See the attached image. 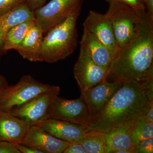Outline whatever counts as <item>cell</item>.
I'll return each instance as SVG.
<instances>
[{
	"label": "cell",
	"instance_id": "8fae6325",
	"mask_svg": "<svg viewBox=\"0 0 153 153\" xmlns=\"http://www.w3.org/2000/svg\"><path fill=\"white\" fill-rule=\"evenodd\" d=\"M123 83L109 82L105 79L87 90L80 91V97L87 105L90 122L101 112Z\"/></svg>",
	"mask_w": 153,
	"mask_h": 153
},
{
	"label": "cell",
	"instance_id": "4316f807",
	"mask_svg": "<svg viewBox=\"0 0 153 153\" xmlns=\"http://www.w3.org/2000/svg\"><path fill=\"white\" fill-rule=\"evenodd\" d=\"M0 153H21L13 143L0 141Z\"/></svg>",
	"mask_w": 153,
	"mask_h": 153
},
{
	"label": "cell",
	"instance_id": "ac0fdd59",
	"mask_svg": "<svg viewBox=\"0 0 153 153\" xmlns=\"http://www.w3.org/2000/svg\"><path fill=\"white\" fill-rule=\"evenodd\" d=\"M34 18V12L30 10L26 3L0 16V48L2 49L4 38L11 28Z\"/></svg>",
	"mask_w": 153,
	"mask_h": 153
},
{
	"label": "cell",
	"instance_id": "277c9868",
	"mask_svg": "<svg viewBox=\"0 0 153 153\" xmlns=\"http://www.w3.org/2000/svg\"><path fill=\"white\" fill-rule=\"evenodd\" d=\"M57 86L39 82L31 75H24L16 84L8 85L0 91V109L10 111L15 107Z\"/></svg>",
	"mask_w": 153,
	"mask_h": 153
},
{
	"label": "cell",
	"instance_id": "6da1fadb",
	"mask_svg": "<svg viewBox=\"0 0 153 153\" xmlns=\"http://www.w3.org/2000/svg\"><path fill=\"white\" fill-rule=\"evenodd\" d=\"M109 76L122 82L153 77V18L146 10L140 11L133 36L113 60Z\"/></svg>",
	"mask_w": 153,
	"mask_h": 153
},
{
	"label": "cell",
	"instance_id": "5b68a950",
	"mask_svg": "<svg viewBox=\"0 0 153 153\" xmlns=\"http://www.w3.org/2000/svg\"><path fill=\"white\" fill-rule=\"evenodd\" d=\"M109 4L105 15L111 22L118 45L121 49L133 36L139 20L140 11L125 3Z\"/></svg>",
	"mask_w": 153,
	"mask_h": 153
},
{
	"label": "cell",
	"instance_id": "9c48e42d",
	"mask_svg": "<svg viewBox=\"0 0 153 153\" xmlns=\"http://www.w3.org/2000/svg\"><path fill=\"white\" fill-rule=\"evenodd\" d=\"M109 70L97 64L80 46L79 57L73 68L74 78L80 91L87 90L106 79Z\"/></svg>",
	"mask_w": 153,
	"mask_h": 153
},
{
	"label": "cell",
	"instance_id": "5bb4252c",
	"mask_svg": "<svg viewBox=\"0 0 153 153\" xmlns=\"http://www.w3.org/2000/svg\"><path fill=\"white\" fill-rule=\"evenodd\" d=\"M39 126L58 139L70 143L77 142L91 130L86 126L52 119L44 121Z\"/></svg>",
	"mask_w": 153,
	"mask_h": 153
},
{
	"label": "cell",
	"instance_id": "2e32d148",
	"mask_svg": "<svg viewBox=\"0 0 153 153\" xmlns=\"http://www.w3.org/2000/svg\"><path fill=\"white\" fill-rule=\"evenodd\" d=\"M80 45L84 48L97 64L109 69L114 57L106 47L84 29Z\"/></svg>",
	"mask_w": 153,
	"mask_h": 153
},
{
	"label": "cell",
	"instance_id": "cb8c5ba5",
	"mask_svg": "<svg viewBox=\"0 0 153 153\" xmlns=\"http://www.w3.org/2000/svg\"><path fill=\"white\" fill-rule=\"evenodd\" d=\"M108 3L123 2L129 5L138 11L145 10L146 8L142 0H104Z\"/></svg>",
	"mask_w": 153,
	"mask_h": 153
},
{
	"label": "cell",
	"instance_id": "44dd1931",
	"mask_svg": "<svg viewBox=\"0 0 153 153\" xmlns=\"http://www.w3.org/2000/svg\"><path fill=\"white\" fill-rule=\"evenodd\" d=\"M153 137V122L139 117L135 121L132 139L135 146L149 138Z\"/></svg>",
	"mask_w": 153,
	"mask_h": 153
},
{
	"label": "cell",
	"instance_id": "4dcf8cb0",
	"mask_svg": "<svg viewBox=\"0 0 153 153\" xmlns=\"http://www.w3.org/2000/svg\"><path fill=\"white\" fill-rule=\"evenodd\" d=\"M146 10L148 14L153 18V0H142Z\"/></svg>",
	"mask_w": 153,
	"mask_h": 153
},
{
	"label": "cell",
	"instance_id": "f1b7e54d",
	"mask_svg": "<svg viewBox=\"0 0 153 153\" xmlns=\"http://www.w3.org/2000/svg\"><path fill=\"white\" fill-rule=\"evenodd\" d=\"M47 0H28L27 5L30 10L34 12L44 5Z\"/></svg>",
	"mask_w": 153,
	"mask_h": 153
},
{
	"label": "cell",
	"instance_id": "603a6c76",
	"mask_svg": "<svg viewBox=\"0 0 153 153\" xmlns=\"http://www.w3.org/2000/svg\"><path fill=\"white\" fill-rule=\"evenodd\" d=\"M153 137L142 141L135 147L134 153H153Z\"/></svg>",
	"mask_w": 153,
	"mask_h": 153
},
{
	"label": "cell",
	"instance_id": "ffe728a7",
	"mask_svg": "<svg viewBox=\"0 0 153 153\" xmlns=\"http://www.w3.org/2000/svg\"><path fill=\"white\" fill-rule=\"evenodd\" d=\"M77 142L83 146L86 153H106L105 133L91 130Z\"/></svg>",
	"mask_w": 153,
	"mask_h": 153
},
{
	"label": "cell",
	"instance_id": "30bf717a",
	"mask_svg": "<svg viewBox=\"0 0 153 153\" xmlns=\"http://www.w3.org/2000/svg\"><path fill=\"white\" fill-rule=\"evenodd\" d=\"M83 29L94 36L115 58L120 48L118 45L111 22L105 14L89 11L83 23Z\"/></svg>",
	"mask_w": 153,
	"mask_h": 153
},
{
	"label": "cell",
	"instance_id": "7c38bea8",
	"mask_svg": "<svg viewBox=\"0 0 153 153\" xmlns=\"http://www.w3.org/2000/svg\"><path fill=\"white\" fill-rule=\"evenodd\" d=\"M70 143L55 137L39 126H33L20 144L42 153H62Z\"/></svg>",
	"mask_w": 153,
	"mask_h": 153
},
{
	"label": "cell",
	"instance_id": "7a4b0ae2",
	"mask_svg": "<svg viewBox=\"0 0 153 153\" xmlns=\"http://www.w3.org/2000/svg\"><path fill=\"white\" fill-rule=\"evenodd\" d=\"M148 100L141 82H123L101 112L90 122L91 130L109 132L140 116Z\"/></svg>",
	"mask_w": 153,
	"mask_h": 153
},
{
	"label": "cell",
	"instance_id": "d6986e66",
	"mask_svg": "<svg viewBox=\"0 0 153 153\" xmlns=\"http://www.w3.org/2000/svg\"><path fill=\"white\" fill-rule=\"evenodd\" d=\"M36 24V19L34 18L22 22L11 28L4 38L2 47L3 52L11 49L16 50L31 28Z\"/></svg>",
	"mask_w": 153,
	"mask_h": 153
},
{
	"label": "cell",
	"instance_id": "d6a6232c",
	"mask_svg": "<svg viewBox=\"0 0 153 153\" xmlns=\"http://www.w3.org/2000/svg\"><path fill=\"white\" fill-rule=\"evenodd\" d=\"M114 153H133L132 151L130 150H120L116 151Z\"/></svg>",
	"mask_w": 153,
	"mask_h": 153
},
{
	"label": "cell",
	"instance_id": "9a60e30c",
	"mask_svg": "<svg viewBox=\"0 0 153 153\" xmlns=\"http://www.w3.org/2000/svg\"><path fill=\"white\" fill-rule=\"evenodd\" d=\"M136 120L106 133V153H114L120 150H130L134 153L135 146L133 141L132 134Z\"/></svg>",
	"mask_w": 153,
	"mask_h": 153
},
{
	"label": "cell",
	"instance_id": "52a82bcc",
	"mask_svg": "<svg viewBox=\"0 0 153 153\" xmlns=\"http://www.w3.org/2000/svg\"><path fill=\"white\" fill-rule=\"evenodd\" d=\"M48 119L64 121L88 126L90 118L87 105L80 98L67 100L56 97L47 111Z\"/></svg>",
	"mask_w": 153,
	"mask_h": 153
},
{
	"label": "cell",
	"instance_id": "e0dca14e",
	"mask_svg": "<svg viewBox=\"0 0 153 153\" xmlns=\"http://www.w3.org/2000/svg\"><path fill=\"white\" fill-rule=\"evenodd\" d=\"M43 31L36 24L29 31L16 50L25 59L31 62H40Z\"/></svg>",
	"mask_w": 153,
	"mask_h": 153
},
{
	"label": "cell",
	"instance_id": "7402d4cb",
	"mask_svg": "<svg viewBox=\"0 0 153 153\" xmlns=\"http://www.w3.org/2000/svg\"><path fill=\"white\" fill-rule=\"evenodd\" d=\"M28 0H0V16L7 13L19 6L26 4Z\"/></svg>",
	"mask_w": 153,
	"mask_h": 153
},
{
	"label": "cell",
	"instance_id": "8992f818",
	"mask_svg": "<svg viewBox=\"0 0 153 153\" xmlns=\"http://www.w3.org/2000/svg\"><path fill=\"white\" fill-rule=\"evenodd\" d=\"M83 0H51L34 12L36 24L46 34L55 26L64 22L74 12L81 10Z\"/></svg>",
	"mask_w": 153,
	"mask_h": 153
},
{
	"label": "cell",
	"instance_id": "83f0119b",
	"mask_svg": "<svg viewBox=\"0 0 153 153\" xmlns=\"http://www.w3.org/2000/svg\"><path fill=\"white\" fill-rule=\"evenodd\" d=\"M63 153H86L85 149L78 142L70 143Z\"/></svg>",
	"mask_w": 153,
	"mask_h": 153
},
{
	"label": "cell",
	"instance_id": "1f68e13d",
	"mask_svg": "<svg viewBox=\"0 0 153 153\" xmlns=\"http://www.w3.org/2000/svg\"><path fill=\"white\" fill-rule=\"evenodd\" d=\"M8 85L7 80L4 76L0 74V91L6 88Z\"/></svg>",
	"mask_w": 153,
	"mask_h": 153
},
{
	"label": "cell",
	"instance_id": "d4e9b609",
	"mask_svg": "<svg viewBox=\"0 0 153 153\" xmlns=\"http://www.w3.org/2000/svg\"><path fill=\"white\" fill-rule=\"evenodd\" d=\"M143 90L149 101H153V77L141 82Z\"/></svg>",
	"mask_w": 153,
	"mask_h": 153
},
{
	"label": "cell",
	"instance_id": "f546056e",
	"mask_svg": "<svg viewBox=\"0 0 153 153\" xmlns=\"http://www.w3.org/2000/svg\"><path fill=\"white\" fill-rule=\"evenodd\" d=\"M15 146L21 153H42L40 151L34 149L33 148L21 144H15Z\"/></svg>",
	"mask_w": 153,
	"mask_h": 153
},
{
	"label": "cell",
	"instance_id": "3957f363",
	"mask_svg": "<svg viewBox=\"0 0 153 153\" xmlns=\"http://www.w3.org/2000/svg\"><path fill=\"white\" fill-rule=\"evenodd\" d=\"M80 10L46 33L42 42L40 62L55 63L66 59L74 52L77 45L76 23Z\"/></svg>",
	"mask_w": 153,
	"mask_h": 153
},
{
	"label": "cell",
	"instance_id": "484cf974",
	"mask_svg": "<svg viewBox=\"0 0 153 153\" xmlns=\"http://www.w3.org/2000/svg\"><path fill=\"white\" fill-rule=\"evenodd\" d=\"M140 117L153 122V101H149L143 110Z\"/></svg>",
	"mask_w": 153,
	"mask_h": 153
},
{
	"label": "cell",
	"instance_id": "ba28073f",
	"mask_svg": "<svg viewBox=\"0 0 153 153\" xmlns=\"http://www.w3.org/2000/svg\"><path fill=\"white\" fill-rule=\"evenodd\" d=\"M60 92V87L57 86L53 90L41 94L25 103L15 107L10 111L30 126H39L48 119L47 111L49 105Z\"/></svg>",
	"mask_w": 153,
	"mask_h": 153
},
{
	"label": "cell",
	"instance_id": "4fadbf2b",
	"mask_svg": "<svg viewBox=\"0 0 153 153\" xmlns=\"http://www.w3.org/2000/svg\"><path fill=\"white\" fill-rule=\"evenodd\" d=\"M30 127L10 111L0 109V141L20 143Z\"/></svg>",
	"mask_w": 153,
	"mask_h": 153
}]
</instances>
